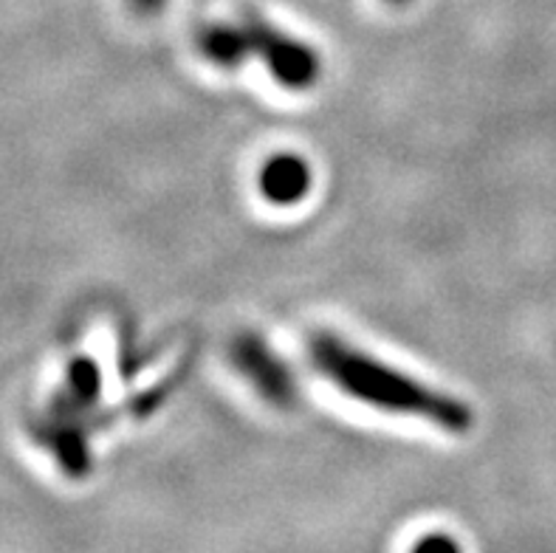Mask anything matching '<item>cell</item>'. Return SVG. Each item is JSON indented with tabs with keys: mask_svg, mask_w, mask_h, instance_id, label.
I'll return each mask as SVG.
<instances>
[{
	"mask_svg": "<svg viewBox=\"0 0 556 553\" xmlns=\"http://www.w3.org/2000/svg\"><path fill=\"white\" fill-rule=\"evenodd\" d=\"M102 395V370L93 359L77 356L65 370L63 387L54 392L49 404L51 415L63 418H88Z\"/></svg>",
	"mask_w": 556,
	"mask_h": 553,
	"instance_id": "obj_5",
	"label": "cell"
},
{
	"mask_svg": "<svg viewBox=\"0 0 556 553\" xmlns=\"http://www.w3.org/2000/svg\"><path fill=\"white\" fill-rule=\"evenodd\" d=\"M311 181L314 176H311L308 162L294 153L275 155L261 169V192L275 206H291L303 201L308 196Z\"/></svg>",
	"mask_w": 556,
	"mask_h": 553,
	"instance_id": "obj_6",
	"label": "cell"
},
{
	"mask_svg": "<svg viewBox=\"0 0 556 553\" xmlns=\"http://www.w3.org/2000/svg\"><path fill=\"white\" fill-rule=\"evenodd\" d=\"M247 28L249 49L266 63L271 77L289 88V91H308L314 88L323 74V60L317 49H311L308 42L296 40L289 32L277 28L275 23L263 21L257 12H247L240 17Z\"/></svg>",
	"mask_w": 556,
	"mask_h": 553,
	"instance_id": "obj_2",
	"label": "cell"
},
{
	"mask_svg": "<svg viewBox=\"0 0 556 553\" xmlns=\"http://www.w3.org/2000/svg\"><path fill=\"white\" fill-rule=\"evenodd\" d=\"M198 51L218 68H238L252 56L243 23H210L198 32Z\"/></svg>",
	"mask_w": 556,
	"mask_h": 553,
	"instance_id": "obj_7",
	"label": "cell"
},
{
	"mask_svg": "<svg viewBox=\"0 0 556 553\" xmlns=\"http://www.w3.org/2000/svg\"><path fill=\"white\" fill-rule=\"evenodd\" d=\"M88 418H63V415L46 413L35 424L37 443L49 449L56 457L60 469L71 477V480H83L91 475V447H88Z\"/></svg>",
	"mask_w": 556,
	"mask_h": 553,
	"instance_id": "obj_3",
	"label": "cell"
},
{
	"mask_svg": "<svg viewBox=\"0 0 556 553\" xmlns=\"http://www.w3.org/2000/svg\"><path fill=\"white\" fill-rule=\"evenodd\" d=\"M164 3H167V0H130V9H134L136 14H141V17H150V14L162 12Z\"/></svg>",
	"mask_w": 556,
	"mask_h": 553,
	"instance_id": "obj_9",
	"label": "cell"
},
{
	"mask_svg": "<svg viewBox=\"0 0 556 553\" xmlns=\"http://www.w3.org/2000/svg\"><path fill=\"white\" fill-rule=\"evenodd\" d=\"M416 548H418V551H432V548H444V551H458V542L450 540V537H444V533H441V537H427V540L418 542Z\"/></svg>",
	"mask_w": 556,
	"mask_h": 553,
	"instance_id": "obj_8",
	"label": "cell"
},
{
	"mask_svg": "<svg viewBox=\"0 0 556 553\" xmlns=\"http://www.w3.org/2000/svg\"><path fill=\"white\" fill-rule=\"evenodd\" d=\"M311 362L351 399L395 415H416L444 432L464 435L472 429L475 413L455 395L421 385L407 373L384 365L345 344L331 334H317L308 342Z\"/></svg>",
	"mask_w": 556,
	"mask_h": 553,
	"instance_id": "obj_1",
	"label": "cell"
},
{
	"mask_svg": "<svg viewBox=\"0 0 556 553\" xmlns=\"http://www.w3.org/2000/svg\"><path fill=\"white\" fill-rule=\"evenodd\" d=\"M390 3H407V0H390Z\"/></svg>",
	"mask_w": 556,
	"mask_h": 553,
	"instance_id": "obj_10",
	"label": "cell"
},
{
	"mask_svg": "<svg viewBox=\"0 0 556 553\" xmlns=\"http://www.w3.org/2000/svg\"><path fill=\"white\" fill-rule=\"evenodd\" d=\"M232 356L235 365L243 370V376L263 392V399H268L277 406H289L291 401H294V376L289 373V367L282 365L280 356L271 353V348H266L261 339L240 337L238 342H235Z\"/></svg>",
	"mask_w": 556,
	"mask_h": 553,
	"instance_id": "obj_4",
	"label": "cell"
}]
</instances>
